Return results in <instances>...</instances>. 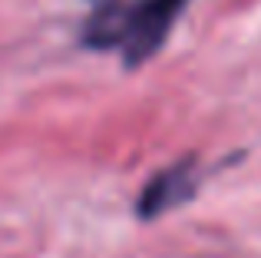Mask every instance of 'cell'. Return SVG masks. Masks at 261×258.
Wrapping results in <instances>:
<instances>
[{"label": "cell", "mask_w": 261, "mask_h": 258, "mask_svg": "<svg viewBox=\"0 0 261 258\" xmlns=\"http://www.w3.org/2000/svg\"><path fill=\"white\" fill-rule=\"evenodd\" d=\"M198 189V166L195 159H178L169 169L155 172L152 179L146 182L139 195V219H159V215L172 212L182 202H189Z\"/></svg>", "instance_id": "2"}, {"label": "cell", "mask_w": 261, "mask_h": 258, "mask_svg": "<svg viewBox=\"0 0 261 258\" xmlns=\"http://www.w3.org/2000/svg\"><path fill=\"white\" fill-rule=\"evenodd\" d=\"M189 0H96L83 23V43L93 50H119L126 66H139L159 53Z\"/></svg>", "instance_id": "1"}]
</instances>
